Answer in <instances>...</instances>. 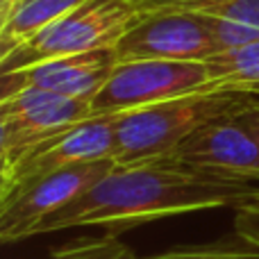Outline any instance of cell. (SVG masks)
<instances>
[{
    "label": "cell",
    "instance_id": "1",
    "mask_svg": "<svg viewBox=\"0 0 259 259\" xmlns=\"http://www.w3.org/2000/svg\"><path fill=\"white\" fill-rule=\"evenodd\" d=\"M246 205H259V182L207 178L166 159L116 166L84 196L48 216L34 237L73 228H105L118 234L161 219Z\"/></svg>",
    "mask_w": 259,
    "mask_h": 259
},
{
    "label": "cell",
    "instance_id": "2",
    "mask_svg": "<svg viewBox=\"0 0 259 259\" xmlns=\"http://www.w3.org/2000/svg\"><path fill=\"white\" fill-rule=\"evenodd\" d=\"M252 96L196 91L123 112L116 127V166L161 161L196 130L237 114Z\"/></svg>",
    "mask_w": 259,
    "mask_h": 259
},
{
    "label": "cell",
    "instance_id": "3",
    "mask_svg": "<svg viewBox=\"0 0 259 259\" xmlns=\"http://www.w3.org/2000/svg\"><path fill=\"white\" fill-rule=\"evenodd\" d=\"M150 14L143 0H87L0 57V75L48 59L116 48L121 39Z\"/></svg>",
    "mask_w": 259,
    "mask_h": 259
},
{
    "label": "cell",
    "instance_id": "4",
    "mask_svg": "<svg viewBox=\"0 0 259 259\" xmlns=\"http://www.w3.org/2000/svg\"><path fill=\"white\" fill-rule=\"evenodd\" d=\"M94 98L21 89L0 100V180L64 132L94 116Z\"/></svg>",
    "mask_w": 259,
    "mask_h": 259
},
{
    "label": "cell",
    "instance_id": "5",
    "mask_svg": "<svg viewBox=\"0 0 259 259\" xmlns=\"http://www.w3.org/2000/svg\"><path fill=\"white\" fill-rule=\"evenodd\" d=\"M209 82L207 62L134 59L118 62L112 77L94 96V116L123 114L155 103L202 91Z\"/></svg>",
    "mask_w": 259,
    "mask_h": 259
},
{
    "label": "cell",
    "instance_id": "6",
    "mask_svg": "<svg viewBox=\"0 0 259 259\" xmlns=\"http://www.w3.org/2000/svg\"><path fill=\"white\" fill-rule=\"evenodd\" d=\"M116 168L114 157L98 161L75 164L68 168L39 178L25 187L0 198V239L3 243H18L34 237V230L48 216L62 211L89 189H94L105 175Z\"/></svg>",
    "mask_w": 259,
    "mask_h": 259
},
{
    "label": "cell",
    "instance_id": "7",
    "mask_svg": "<svg viewBox=\"0 0 259 259\" xmlns=\"http://www.w3.org/2000/svg\"><path fill=\"white\" fill-rule=\"evenodd\" d=\"M166 161L207 178L259 182V143L234 114L196 130Z\"/></svg>",
    "mask_w": 259,
    "mask_h": 259
},
{
    "label": "cell",
    "instance_id": "8",
    "mask_svg": "<svg viewBox=\"0 0 259 259\" xmlns=\"http://www.w3.org/2000/svg\"><path fill=\"white\" fill-rule=\"evenodd\" d=\"M216 53L207 18L193 12H150L116 46L118 62H207Z\"/></svg>",
    "mask_w": 259,
    "mask_h": 259
},
{
    "label": "cell",
    "instance_id": "9",
    "mask_svg": "<svg viewBox=\"0 0 259 259\" xmlns=\"http://www.w3.org/2000/svg\"><path fill=\"white\" fill-rule=\"evenodd\" d=\"M121 114H100L64 132L53 143L25 159L9 178L0 180V198L39 178L87 161L109 159L116 152V127Z\"/></svg>",
    "mask_w": 259,
    "mask_h": 259
},
{
    "label": "cell",
    "instance_id": "10",
    "mask_svg": "<svg viewBox=\"0 0 259 259\" xmlns=\"http://www.w3.org/2000/svg\"><path fill=\"white\" fill-rule=\"evenodd\" d=\"M116 66V48L48 59V62H39L21 71L0 75L3 77L0 94L9 96L21 89H39L48 94L68 96V98H87V96L94 98L112 77Z\"/></svg>",
    "mask_w": 259,
    "mask_h": 259
},
{
    "label": "cell",
    "instance_id": "11",
    "mask_svg": "<svg viewBox=\"0 0 259 259\" xmlns=\"http://www.w3.org/2000/svg\"><path fill=\"white\" fill-rule=\"evenodd\" d=\"M82 3L87 0H14L7 14L0 16V57L44 32Z\"/></svg>",
    "mask_w": 259,
    "mask_h": 259
},
{
    "label": "cell",
    "instance_id": "12",
    "mask_svg": "<svg viewBox=\"0 0 259 259\" xmlns=\"http://www.w3.org/2000/svg\"><path fill=\"white\" fill-rule=\"evenodd\" d=\"M209 82L202 91L259 96V41L207 59Z\"/></svg>",
    "mask_w": 259,
    "mask_h": 259
},
{
    "label": "cell",
    "instance_id": "13",
    "mask_svg": "<svg viewBox=\"0 0 259 259\" xmlns=\"http://www.w3.org/2000/svg\"><path fill=\"white\" fill-rule=\"evenodd\" d=\"M146 5L150 12H193L259 27V0H155Z\"/></svg>",
    "mask_w": 259,
    "mask_h": 259
},
{
    "label": "cell",
    "instance_id": "14",
    "mask_svg": "<svg viewBox=\"0 0 259 259\" xmlns=\"http://www.w3.org/2000/svg\"><path fill=\"white\" fill-rule=\"evenodd\" d=\"M46 259H141L134 250L107 232L103 237H77L62 246L53 248Z\"/></svg>",
    "mask_w": 259,
    "mask_h": 259
},
{
    "label": "cell",
    "instance_id": "15",
    "mask_svg": "<svg viewBox=\"0 0 259 259\" xmlns=\"http://www.w3.org/2000/svg\"><path fill=\"white\" fill-rule=\"evenodd\" d=\"M141 259H259V246L246 239H225L211 243H191L175 246L164 252H157Z\"/></svg>",
    "mask_w": 259,
    "mask_h": 259
},
{
    "label": "cell",
    "instance_id": "16",
    "mask_svg": "<svg viewBox=\"0 0 259 259\" xmlns=\"http://www.w3.org/2000/svg\"><path fill=\"white\" fill-rule=\"evenodd\" d=\"M205 18L209 23V30L214 34L219 53H228V50L243 48V46L259 41V27L243 25V23H234V21H223V18H209V16Z\"/></svg>",
    "mask_w": 259,
    "mask_h": 259
},
{
    "label": "cell",
    "instance_id": "17",
    "mask_svg": "<svg viewBox=\"0 0 259 259\" xmlns=\"http://www.w3.org/2000/svg\"><path fill=\"white\" fill-rule=\"evenodd\" d=\"M234 232L237 237L259 246V205H246L234 209Z\"/></svg>",
    "mask_w": 259,
    "mask_h": 259
},
{
    "label": "cell",
    "instance_id": "18",
    "mask_svg": "<svg viewBox=\"0 0 259 259\" xmlns=\"http://www.w3.org/2000/svg\"><path fill=\"white\" fill-rule=\"evenodd\" d=\"M234 118H237V121L241 123V125L255 137V141L259 143V98L257 96H252V98L248 100L237 114H234Z\"/></svg>",
    "mask_w": 259,
    "mask_h": 259
},
{
    "label": "cell",
    "instance_id": "19",
    "mask_svg": "<svg viewBox=\"0 0 259 259\" xmlns=\"http://www.w3.org/2000/svg\"><path fill=\"white\" fill-rule=\"evenodd\" d=\"M143 3H155V0H143Z\"/></svg>",
    "mask_w": 259,
    "mask_h": 259
}]
</instances>
